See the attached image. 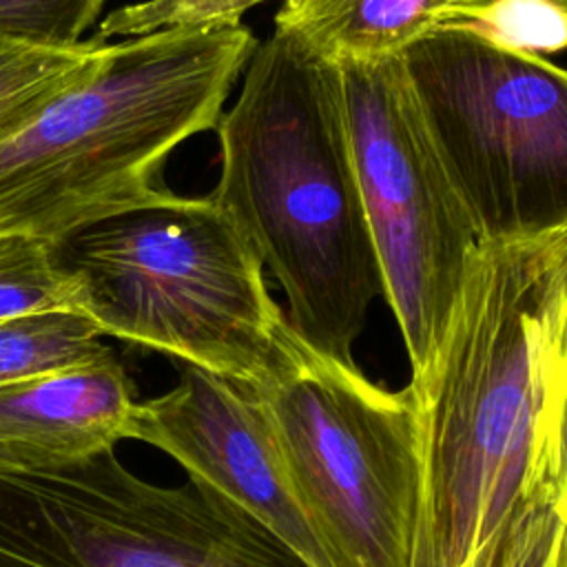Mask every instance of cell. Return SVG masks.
Returning a JSON list of instances; mask_svg holds the SVG:
<instances>
[{
	"label": "cell",
	"instance_id": "obj_20",
	"mask_svg": "<svg viewBox=\"0 0 567 567\" xmlns=\"http://www.w3.org/2000/svg\"><path fill=\"white\" fill-rule=\"evenodd\" d=\"M556 567H567V520H565V532H563V540H560V551H558V563Z\"/></svg>",
	"mask_w": 567,
	"mask_h": 567
},
{
	"label": "cell",
	"instance_id": "obj_9",
	"mask_svg": "<svg viewBox=\"0 0 567 567\" xmlns=\"http://www.w3.org/2000/svg\"><path fill=\"white\" fill-rule=\"evenodd\" d=\"M131 439L173 456L188 478L257 518L312 567H337L297 501L246 385L182 363L168 392L137 401Z\"/></svg>",
	"mask_w": 567,
	"mask_h": 567
},
{
	"label": "cell",
	"instance_id": "obj_14",
	"mask_svg": "<svg viewBox=\"0 0 567 567\" xmlns=\"http://www.w3.org/2000/svg\"><path fill=\"white\" fill-rule=\"evenodd\" d=\"M58 308H75V297L51 261L49 239L0 235V321Z\"/></svg>",
	"mask_w": 567,
	"mask_h": 567
},
{
	"label": "cell",
	"instance_id": "obj_11",
	"mask_svg": "<svg viewBox=\"0 0 567 567\" xmlns=\"http://www.w3.org/2000/svg\"><path fill=\"white\" fill-rule=\"evenodd\" d=\"M445 13L447 0H284L275 27L343 64L401 55Z\"/></svg>",
	"mask_w": 567,
	"mask_h": 567
},
{
	"label": "cell",
	"instance_id": "obj_17",
	"mask_svg": "<svg viewBox=\"0 0 567 567\" xmlns=\"http://www.w3.org/2000/svg\"><path fill=\"white\" fill-rule=\"evenodd\" d=\"M104 0H0V40L71 49L97 20Z\"/></svg>",
	"mask_w": 567,
	"mask_h": 567
},
{
	"label": "cell",
	"instance_id": "obj_1",
	"mask_svg": "<svg viewBox=\"0 0 567 567\" xmlns=\"http://www.w3.org/2000/svg\"><path fill=\"white\" fill-rule=\"evenodd\" d=\"M567 306V230L474 252L430 368L410 379L421 503L412 567H467L529 494Z\"/></svg>",
	"mask_w": 567,
	"mask_h": 567
},
{
	"label": "cell",
	"instance_id": "obj_3",
	"mask_svg": "<svg viewBox=\"0 0 567 567\" xmlns=\"http://www.w3.org/2000/svg\"><path fill=\"white\" fill-rule=\"evenodd\" d=\"M255 47L244 22L106 42L0 133V235L51 239L155 190L168 155L217 128Z\"/></svg>",
	"mask_w": 567,
	"mask_h": 567
},
{
	"label": "cell",
	"instance_id": "obj_8",
	"mask_svg": "<svg viewBox=\"0 0 567 567\" xmlns=\"http://www.w3.org/2000/svg\"><path fill=\"white\" fill-rule=\"evenodd\" d=\"M339 66L383 299L416 379L434 361L481 239L421 117L401 55Z\"/></svg>",
	"mask_w": 567,
	"mask_h": 567
},
{
	"label": "cell",
	"instance_id": "obj_19",
	"mask_svg": "<svg viewBox=\"0 0 567 567\" xmlns=\"http://www.w3.org/2000/svg\"><path fill=\"white\" fill-rule=\"evenodd\" d=\"M494 2H498V0H447V13H445V22L443 24L456 22V20H461V18L483 9V7H489ZM547 2L567 9V0H547Z\"/></svg>",
	"mask_w": 567,
	"mask_h": 567
},
{
	"label": "cell",
	"instance_id": "obj_16",
	"mask_svg": "<svg viewBox=\"0 0 567 567\" xmlns=\"http://www.w3.org/2000/svg\"><path fill=\"white\" fill-rule=\"evenodd\" d=\"M450 24L532 55L545 58L567 49V9L547 0H498Z\"/></svg>",
	"mask_w": 567,
	"mask_h": 567
},
{
	"label": "cell",
	"instance_id": "obj_7",
	"mask_svg": "<svg viewBox=\"0 0 567 567\" xmlns=\"http://www.w3.org/2000/svg\"><path fill=\"white\" fill-rule=\"evenodd\" d=\"M0 567H312L206 485H155L115 452L0 476Z\"/></svg>",
	"mask_w": 567,
	"mask_h": 567
},
{
	"label": "cell",
	"instance_id": "obj_6",
	"mask_svg": "<svg viewBox=\"0 0 567 567\" xmlns=\"http://www.w3.org/2000/svg\"><path fill=\"white\" fill-rule=\"evenodd\" d=\"M401 62L481 244L567 230V69L458 24Z\"/></svg>",
	"mask_w": 567,
	"mask_h": 567
},
{
	"label": "cell",
	"instance_id": "obj_13",
	"mask_svg": "<svg viewBox=\"0 0 567 567\" xmlns=\"http://www.w3.org/2000/svg\"><path fill=\"white\" fill-rule=\"evenodd\" d=\"M104 44L89 38L71 49H40L0 40V133L80 75Z\"/></svg>",
	"mask_w": 567,
	"mask_h": 567
},
{
	"label": "cell",
	"instance_id": "obj_18",
	"mask_svg": "<svg viewBox=\"0 0 567 567\" xmlns=\"http://www.w3.org/2000/svg\"><path fill=\"white\" fill-rule=\"evenodd\" d=\"M268 0H146L111 11L93 35L100 42L133 38L168 27L241 24L248 9Z\"/></svg>",
	"mask_w": 567,
	"mask_h": 567
},
{
	"label": "cell",
	"instance_id": "obj_10",
	"mask_svg": "<svg viewBox=\"0 0 567 567\" xmlns=\"http://www.w3.org/2000/svg\"><path fill=\"white\" fill-rule=\"evenodd\" d=\"M133 383L106 359L0 385V476L53 472L131 439Z\"/></svg>",
	"mask_w": 567,
	"mask_h": 567
},
{
	"label": "cell",
	"instance_id": "obj_2",
	"mask_svg": "<svg viewBox=\"0 0 567 567\" xmlns=\"http://www.w3.org/2000/svg\"><path fill=\"white\" fill-rule=\"evenodd\" d=\"M213 202L286 295L292 330L354 363L383 279L363 208L341 66L292 31L257 42L215 128Z\"/></svg>",
	"mask_w": 567,
	"mask_h": 567
},
{
	"label": "cell",
	"instance_id": "obj_12",
	"mask_svg": "<svg viewBox=\"0 0 567 567\" xmlns=\"http://www.w3.org/2000/svg\"><path fill=\"white\" fill-rule=\"evenodd\" d=\"M82 310L58 308L0 321V385L111 357Z\"/></svg>",
	"mask_w": 567,
	"mask_h": 567
},
{
	"label": "cell",
	"instance_id": "obj_5",
	"mask_svg": "<svg viewBox=\"0 0 567 567\" xmlns=\"http://www.w3.org/2000/svg\"><path fill=\"white\" fill-rule=\"evenodd\" d=\"M246 388L334 565L412 567L421 452L410 390H385L299 334L284 361Z\"/></svg>",
	"mask_w": 567,
	"mask_h": 567
},
{
	"label": "cell",
	"instance_id": "obj_4",
	"mask_svg": "<svg viewBox=\"0 0 567 567\" xmlns=\"http://www.w3.org/2000/svg\"><path fill=\"white\" fill-rule=\"evenodd\" d=\"M49 255L102 337L235 383L264 381L297 334L255 250L210 195L155 188L58 233Z\"/></svg>",
	"mask_w": 567,
	"mask_h": 567
},
{
	"label": "cell",
	"instance_id": "obj_15",
	"mask_svg": "<svg viewBox=\"0 0 567 567\" xmlns=\"http://www.w3.org/2000/svg\"><path fill=\"white\" fill-rule=\"evenodd\" d=\"M565 518L547 489L525 496L467 567H556Z\"/></svg>",
	"mask_w": 567,
	"mask_h": 567
}]
</instances>
